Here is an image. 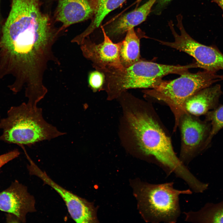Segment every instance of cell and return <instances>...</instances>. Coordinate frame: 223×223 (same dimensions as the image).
Instances as JSON below:
<instances>
[{
    "label": "cell",
    "instance_id": "10",
    "mask_svg": "<svg viewBox=\"0 0 223 223\" xmlns=\"http://www.w3.org/2000/svg\"><path fill=\"white\" fill-rule=\"evenodd\" d=\"M28 160L29 164L27 167L30 174L39 178L58 193L64 201L71 218L76 222L88 223L95 221L94 211L86 201L54 182L30 157Z\"/></svg>",
    "mask_w": 223,
    "mask_h": 223
},
{
    "label": "cell",
    "instance_id": "2",
    "mask_svg": "<svg viewBox=\"0 0 223 223\" xmlns=\"http://www.w3.org/2000/svg\"><path fill=\"white\" fill-rule=\"evenodd\" d=\"M41 0H12L2 28L0 43L19 52L30 53L54 45L62 31L43 12Z\"/></svg>",
    "mask_w": 223,
    "mask_h": 223
},
{
    "label": "cell",
    "instance_id": "4",
    "mask_svg": "<svg viewBox=\"0 0 223 223\" xmlns=\"http://www.w3.org/2000/svg\"><path fill=\"white\" fill-rule=\"evenodd\" d=\"M194 63L181 66L160 64L141 60L122 70L105 71L102 90L107 95V99L118 98L124 92L135 88H152L160 83L162 78L170 74L181 75L195 68Z\"/></svg>",
    "mask_w": 223,
    "mask_h": 223
},
{
    "label": "cell",
    "instance_id": "22",
    "mask_svg": "<svg viewBox=\"0 0 223 223\" xmlns=\"http://www.w3.org/2000/svg\"><path fill=\"white\" fill-rule=\"evenodd\" d=\"M172 0H158L157 1L159 2V4L160 6L166 4Z\"/></svg>",
    "mask_w": 223,
    "mask_h": 223
},
{
    "label": "cell",
    "instance_id": "12",
    "mask_svg": "<svg viewBox=\"0 0 223 223\" xmlns=\"http://www.w3.org/2000/svg\"><path fill=\"white\" fill-rule=\"evenodd\" d=\"M55 20L62 24L63 30L71 25L92 19L98 0H57Z\"/></svg>",
    "mask_w": 223,
    "mask_h": 223
},
{
    "label": "cell",
    "instance_id": "23",
    "mask_svg": "<svg viewBox=\"0 0 223 223\" xmlns=\"http://www.w3.org/2000/svg\"><path fill=\"white\" fill-rule=\"evenodd\" d=\"M142 0H137L135 2V3H139Z\"/></svg>",
    "mask_w": 223,
    "mask_h": 223
},
{
    "label": "cell",
    "instance_id": "16",
    "mask_svg": "<svg viewBox=\"0 0 223 223\" xmlns=\"http://www.w3.org/2000/svg\"><path fill=\"white\" fill-rule=\"evenodd\" d=\"M186 219L194 223H223V200L218 203H206L199 210L190 211Z\"/></svg>",
    "mask_w": 223,
    "mask_h": 223
},
{
    "label": "cell",
    "instance_id": "6",
    "mask_svg": "<svg viewBox=\"0 0 223 223\" xmlns=\"http://www.w3.org/2000/svg\"><path fill=\"white\" fill-rule=\"evenodd\" d=\"M223 80V76L215 72L204 70L192 73L187 71L177 79L162 80L151 89L145 90L142 92L145 95L163 102L168 106L174 115L173 130L175 132L181 116L186 112L184 104L186 100L199 91Z\"/></svg>",
    "mask_w": 223,
    "mask_h": 223
},
{
    "label": "cell",
    "instance_id": "21",
    "mask_svg": "<svg viewBox=\"0 0 223 223\" xmlns=\"http://www.w3.org/2000/svg\"><path fill=\"white\" fill-rule=\"evenodd\" d=\"M211 2L216 3L221 8L223 12V0H210ZM223 17V13L222 14Z\"/></svg>",
    "mask_w": 223,
    "mask_h": 223
},
{
    "label": "cell",
    "instance_id": "3",
    "mask_svg": "<svg viewBox=\"0 0 223 223\" xmlns=\"http://www.w3.org/2000/svg\"><path fill=\"white\" fill-rule=\"evenodd\" d=\"M37 106L27 102L11 107L0 120V141L29 146L64 134L44 120L42 109Z\"/></svg>",
    "mask_w": 223,
    "mask_h": 223
},
{
    "label": "cell",
    "instance_id": "18",
    "mask_svg": "<svg viewBox=\"0 0 223 223\" xmlns=\"http://www.w3.org/2000/svg\"><path fill=\"white\" fill-rule=\"evenodd\" d=\"M205 115V121H211L212 127L205 142V149L208 147L213 136L223 128V105L208 111Z\"/></svg>",
    "mask_w": 223,
    "mask_h": 223
},
{
    "label": "cell",
    "instance_id": "1",
    "mask_svg": "<svg viewBox=\"0 0 223 223\" xmlns=\"http://www.w3.org/2000/svg\"><path fill=\"white\" fill-rule=\"evenodd\" d=\"M126 141L138 156L184 181L192 173L175 153L171 137L152 104L128 93L121 97Z\"/></svg>",
    "mask_w": 223,
    "mask_h": 223
},
{
    "label": "cell",
    "instance_id": "7",
    "mask_svg": "<svg viewBox=\"0 0 223 223\" xmlns=\"http://www.w3.org/2000/svg\"><path fill=\"white\" fill-rule=\"evenodd\" d=\"M181 134L179 156L180 160L187 166L204 149L205 141L210 129L207 122L187 112L181 116L178 122Z\"/></svg>",
    "mask_w": 223,
    "mask_h": 223
},
{
    "label": "cell",
    "instance_id": "17",
    "mask_svg": "<svg viewBox=\"0 0 223 223\" xmlns=\"http://www.w3.org/2000/svg\"><path fill=\"white\" fill-rule=\"evenodd\" d=\"M126 0H98L97 7L91 21L87 28L78 35L84 40L98 28L105 17L111 12L117 8Z\"/></svg>",
    "mask_w": 223,
    "mask_h": 223
},
{
    "label": "cell",
    "instance_id": "5",
    "mask_svg": "<svg viewBox=\"0 0 223 223\" xmlns=\"http://www.w3.org/2000/svg\"><path fill=\"white\" fill-rule=\"evenodd\" d=\"M174 182L152 184L138 181L135 185L136 195L140 212L146 222L152 223H176L181 211L179 196L190 195V189L179 190Z\"/></svg>",
    "mask_w": 223,
    "mask_h": 223
},
{
    "label": "cell",
    "instance_id": "14",
    "mask_svg": "<svg viewBox=\"0 0 223 223\" xmlns=\"http://www.w3.org/2000/svg\"><path fill=\"white\" fill-rule=\"evenodd\" d=\"M222 94L221 86L216 85L204 88L188 98L184 104L186 112L198 116L216 107Z\"/></svg>",
    "mask_w": 223,
    "mask_h": 223
},
{
    "label": "cell",
    "instance_id": "19",
    "mask_svg": "<svg viewBox=\"0 0 223 223\" xmlns=\"http://www.w3.org/2000/svg\"><path fill=\"white\" fill-rule=\"evenodd\" d=\"M105 76L102 72L96 70L90 72L88 77L89 86L94 92L102 90L104 85Z\"/></svg>",
    "mask_w": 223,
    "mask_h": 223
},
{
    "label": "cell",
    "instance_id": "8",
    "mask_svg": "<svg viewBox=\"0 0 223 223\" xmlns=\"http://www.w3.org/2000/svg\"><path fill=\"white\" fill-rule=\"evenodd\" d=\"M180 34L173 33V42H168L171 47L185 52L194 57L197 67L215 72L223 70V54L216 48L205 46L193 39L184 26L179 27Z\"/></svg>",
    "mask_w": 223,
    "mask_h": 223
},
{
    "label": "cell",
    "instance_id": "9",
    "mask_svg": "<svg viewBox=\"0 0 223 223\" xmlns=\"http://www.w3.org/2000/svg\"><path fill=\"white\" fill-rule=\"evenodd\" d=\"M102 29L103 40L101 43L97 44L92 42L89 36L84 39L80 45L83 55L92 62L96 70L100 72L123 69L125 68L120 58L122 41L114 43L104 28H102Z\"/></svg>",
    "mask_w": 223,
    "mask_h": 223
},
{
    "label": "cell",
    "instance_id": "15",
    "mask_svg": "<svg viewBox=\"0 0 223 223\" xmlns=\"http://www.w3.org/2000/svg\"><path fill=\"white\" fill-rule=\"evenodd\" d=\"M140 38L134 28L129 29L122 41L120 52V62L127 68L142 60L140 58Z\"/></svg>",
    "mask_w": 223,
    "mask_h": 223
},
{
    "label": "cell",
    "instance_id": "11",
    "mask_svg": "<svg viewBox=\"0 0 223 223\" xmlns=\"http://www.w3.org/2000/svg\"><path fill=\"white\" fill-rule=\"evenodd\" d=\"M0 210L25 222L27 214L36 211L35 198L26 186L15 181L0 192Z\"/></svg>",
    "mask_w": 223,
    "mask_h": 223
},
{
    "label": "cell",
    "instance_id": "13",
    "mask_svg": "<svg viewBox=\"0 0 223 223\" xmlns=\"http://www.w3.org/2000/svg\"><path fill=\"white\" fill-rule=\"evenodd\" d=\"M157 0H148L139 7L121 16L107 26L106 31L105 30L106 33L110 38L117 37L140 24L146 20Z\"/></svg>",
    "mask_w": 223,
    "mask_h": 223
},
{
    "label": "cell",
    "instance_id": "20",
    "mask_svg": "<svg viewBox=\"0 0 223 223\" xmlns=\"http://www.w3.org/2000/svg\"><path fill=\"white\" fill-rule=\"evenodd\" d=\"M20 154L17 149H15L0 155V168L9 161L15 158Z\"/></svg>",
    "mask_w": 223,
    "mask_h": 223
},
{
    "label": "cell",
    "instance_id": "24",
    "mask_svg": "<svg viewBox=\"0 0 223 223\" xmlns=\"http://www.w3.org/2000/svg\"><path fill=\"white\" fill-rule=\"evenodd\" d=\"M51 0H49V1H51Z\"/></svg>",
    "mask_w": 223,
    "mask_h": 223
}]
</instances>
